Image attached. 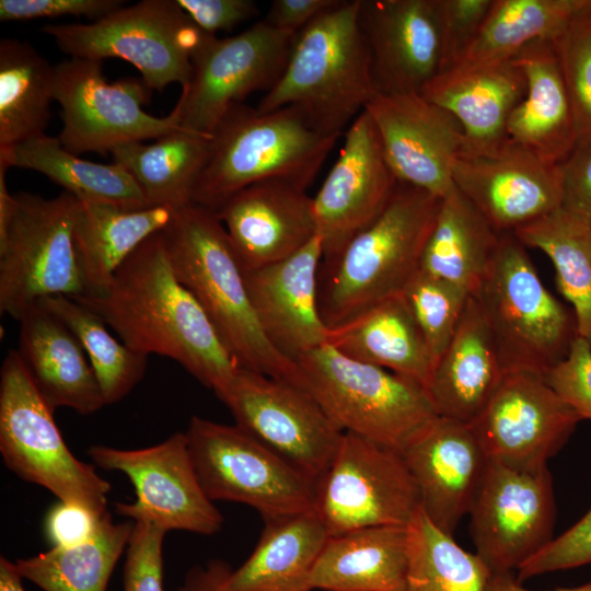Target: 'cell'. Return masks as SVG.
<instances>
[{
	"label": "cell",
	"mask_w": 591,
	"mask_h": 591,
	"mask_svg": "<svg viewBox=\"0 0 591 591\" xmlns=\"http://www.w3.org/2000/svg\"><path fill=\"white\" fill-rule=\"evenodd\" d=\"M327 344L352 359L428 386L433 362L402 294L329 329Z\"/></svg>",
	"instance_id": "cell-33"
},
{
	"label": "cell",
	"mask_w": 591,
	"mask_h": 591,
	"mask_svg": "<svg viewBox=\"0 0 591 591\" xmlns=\"http://www.w3.org/2000/svg\"><path fill=\"white\" fill-rule=\"evenodd\" d=\"M544 379L581 419L591 420V347L584 339L578 336L567 357Z\"/></svg>",
	"instance_id": "cell-48"
},
{
	"label": "cell",
	"mask_w": 591,
	"mask_h": 591,
	"mask_svg": "<svg viewBox=\"0 0 591 591\" xmlns=\"http://www.w3.org/2000/svg\"><path fill=\"white\" fill-rule=\"evenodd\" d=\"M308 591H313V590H308Z\"/></svg>",
	"instance_id": "cell-57"
},
{
	"label": "cell",
	"mask_w": 591,
	"mask_h": 591,
	"mask_svg": "<svg viewBox=\"0 0 591 591\" xmlns=\"http://www.w3.org/2000/svg\"><path fill=\"white\" fill-rule=\"evenodd\" d=\"M407 526H376L328 536L309 580L325 591H406Z\"/></svg>",
	"instance_id": "cell-31"
},
{
	"label": "cell",
	"mask_w": 591,
	"mask_h": 591,
	"mask_svg": "<svg viewBox=\"0 0 591 591\" xmlns=\"http://www.w3.org/2000/svg\"><path fill=\"white\" fill-rule=\"evenodd\" d=\"M570 99L577 147L591 144V0L554 39Z\"/></svg>",
	"instance_id": "cell-44"
},
{
	"label": "cell",
	"mask_w": 591,
	"mask_h": 591,
	"mask_svg": "<svg viewBox=\"0 0 591 591\" xmlns=\"http://www.w3.org/2000/svg\"><path fill=\"white\" fill-rule=\"evenodd\" d=\"M162 231L126 259L104 292L72 299L100 315L127 347L173 359L217 395L239 364L176 277Z\"/></svg>",
	"instance_id": "cell-1"
},
{
	"label": "cell",
	"mask_w": 591,
	"mask_h": 591,
	"mask_svg": "<svg viewBox=\"0 0 591 591\" xmlns=\"http://www.w3.org/2000/svg\"><path fill=\"white\" fill-rule=\"evenodd\" d=\"M13 216L0 234V311L16 321L39 300L88 293L76 251L78 198L19 193Z\"/></svg>",
	"instance_id": "cell-10"
},
{
	"label": "cell",
	"mask_w": 591,
	"mask_h": 591,
	"mask_svg": "<svg viewBox=\"0 0 591 591\" xmlns=\"http://www.w3.org/2000/svg\"><path fill=\"white\" fill-rule=\"evenodd\" d=\"M440 201L421 188L398 183L378 218L334 260L322 263L318 306L329 329L402 294L419 270Z\"/></svg>",
	"instance_id": "cell-4"
},
{
	"label": "cell",
	"mask_w": 591,
	"mask_h": 591,
	"mask_svg": "<svg viewBox=\"0 0 591 591\" xmlns=\"http://www.w3.org/2000/svg\"><path fill=\"white\" fill-rule=\"evenodd\" d=\"M59 317L81 344L96 376L105 405L127 396L143 378L148 357L114 338L106 323L88 306L67 296L37 302Z\"/></svg>",
	"instance_id": "cell-42"
},
{
	"label": "cell",
	"mask_w": 591,
	"mask_h": 591,
	"mask_svg": "<svg viewBox=\"0 0 591 591\" xmlns=\"http://www.w3.org/2000/svg\"><path fill=\"white\" fill-rule=\"evenodd\" d=\"M88 453L97 466L124 473L134 485L136 500L115 503L120 515L165 532L212 535L220 531L222 514L199 482L185 432L148 448L92 445Z\"/></svg>",
	"instance_id": "cell-16"
},
{
	"label": "cell",
	"mask_w": 591,
	"mask_h": 591,
	"mask_svg": "<svg viewBox=\"0 0 591 591\" xmlns=\"http://www.w3.org/2000/svg\"><path fill=\"white\" fill-rule=\"evenodd\" d=\"M591 564V509L518 569V580Z\"/></svg>",
	"instance_id": "cell-47"
},
{
	"label": "cell",
	"mask_w": 591,
	"mask_h": 591,
	"mask_svg": "<svg viewBox=\"0 0 591 591\" xmlns=\"http://www.w3.org/2000/svg\"><path fill=\"white\" fill-rule=\"evenodd\" d=\"M132 528L127 522L115 523L106 512L89 540L69 547H51L14 564L22 578L44 591H106Z\"/></svg>",
	"instance_id": "cell-38"
},
{
	"label": "cell",
	"mask_w": 591,
	"mask_h": 591,
	"mask_svg": "<svg viewBox=\"0 0 591 591\" xmlns=\"http://www.w3.org/2000/svg\"><path fill=\"white\" fill-rule=\"evenodd\" d=\"M406 591H488L493 571L420 509L407 524Z\"/></svg>",
	"instance_id": "cell-41"
},
{
	"label": "cell",
	"mask_w": 591,
	"mask_h": 591,
	"mask_svg": "<svg viewBox=\"0 0 591 591\" xmlns=\"http://www.w3.org/2000/svg\"><path fill=\"white\" fill-rule=\"evenodd\" d=\"M338 138L313 129L294 106L260 113L234 104L211 132V152L194 204L216 212L237 192L266 179L306 190Z\"/></svg>",
	"instance_id": "cell-5"
},
{
	"label": "cell",
	"mask_w": 591,
	"mask_h": 591,
	"mask_svg": "<svg viewBox=\"0 0 591 591\" xmlns=\"http://www.w3.org/2000/svg\"><path fill=\"white\" fill-rule=\"evenodd\" d=\"M525 92V77L511 59L461 61L437 73L420 94L460 123L464 136L462 155H478L491 153L508 140V119Z\"/></svg>",
	"instance_id": "cell-26"
},
{
	"label": "cell",
	"mask_w": 591,
	"mask_h": 591,
	"mask_svg": "<svg viewBox=\"0 0 591 591\" xmlns=\"http://www.w3.org/2000/svg\"><path fill=\"white\" fill-rule=\"evenodd\" d=\"M250 557L225 580L228 591H308L315 563L328 538L313 510L265 521Z\"/></svg>",
	"instance_id": "cell-32"
},
{
	"label": "cell",
	"mask_w": 591,
	"mask_h": 591,
	"mask_svg": "<svg viewBox=\"0 0 591 591\" xmlns=\"http://www.w3.org/2000/svg\"><path fill=\"white\" fill-rule=\"evenodd\" d=\"M376 93H420L440 71L436 0H358Z\"/></svg>",
	"instance_id": "cell-23"
},
{
	"label": "cell",
	"mask_w": 591,
	"mask_h": 591,
	"mask_svg": "<svg viewBox=\"0 0 591 591\" xmlns=\"http://www.w3.org/2000/svg\"><path fill=\"white\" fill-rule=\"evenodd\" d=\"M491 331L505 373L545 375L578 337L573 312L544 286L525 246L502 233L493 260L472 294Z\"/></svg>",
	"instance_id": "cell-6"
},
{
	"label": "cell",
	"mask_w": 591,
	"mask_h": 591,
	"mask_svg": "<svg viewBox=\"0 0 591 591\" xmlns=\"http://www.w3.org/2000/svg\"><path fill=\"white\" fill-rule=\"evenodd\" d=\"M55 101L61 106L62 129L57 136L66 150L105 154L114 148L159 139L182 129V104L164 117L144 112L150 89L142 80L109 83L103 61L70 58L55 66Z\"/></svg>",
	"instance_id": "cell-13"
},
{
	"label": "cell",
	"mask_w": 591,
	"mask_h": 591,
	"mask_svg": "<svg viewBox=\"0 0 591 591\" xmlns=\"http://www.w3.org/2000/svg\"><path fill=\"white\" fill-rule=\"evenodd\" d=\"M398 181L364 109L347 128L337 160L313 199L322 263L334 260L372 223L392 198Z\"/></svg>",
	"instance_id": "cell-19"
},
{
	"label": "cell",
	"mask_w": 591,
	"mask_h": 591,
	"mask_svg": "<svg viewBox=\"0 0 591 591\" xmlns=\"http://www.w3.org/2000/svg\"><path fill=\"white\" fill-rule=\"evenodd\" d=\"M42 31L71 58L130 62L150 90L188 84L192 57L210 35L177 0H142L91 23L48 24Z\"/></svg>",
	"instance_id": "cell-9"
},
{
	"label": "cell",
	"mask_w": 591,
	"mask_h": 591,
	"mask_svg": "<svg viewBox=\"0 0 591 591\" xmlns=\"http://www.w3.org/2000/svg\"><path fill=\"white\" fill-rule=\"evenodd\" d=\"M294 37L265 20L235 36L209 35L192 57V77L178 99L182 127L211 136L232 105L271 90L287 66Z\"/></svg>",
	"instance_id": "cell-15"
},
{
	"label": "cell",
	"mask_w": 591,
	"mask_h": 591,
	"mask_svg": "<svg viewBox=\"0 0 591 591\" xmlns=\"http://www.w3.org/2000/svg\"><path fill=\"white\" fill-rule=\"evenodd\" d=\"M19 323L16 350L50 407H67L81 415L100 410L105 405L100 385L69 327L38 303Z\"/></svg>",
	"instance_id": "cell-28"
},
{
	"label": "cell",
	"mask_w": 591,
	"mask_h": 591,
	"mask_svg": "<svg viewBox=\"0 0 591 591\" xmlns=\"http://www.w3.org/2000/svg\"><path fill=\"white\" fill-rule=\"evenodd\" d=\"M176 211L162 206L128 209L78 198L73 236L85 296L104 292L126 259L146 240L164 230Z\"/></svg>",
	"instance_id": "cell-30"
},
{
	"label": "cell",
	"mask_w": 591,
	"mask_h": 591,
	"mask_svg": "<svg viewBox=\"0 0 591 591\" xmlns=\"http://www.w3.org/2000/svg\"><path fill=\"white\" fill-rule=\"evenodd\" d=\"M102 517L81 505L58 501L47 514L46 533L53 547L73 546L93 535Z\"/></svg>",
	"instance_id": "cell-51"
},
{
	"label": "cell",
	"mask_w": 591,
	"mask_h": 591,
	"mask_svg": "<svg viewBox=\"0 0 591 591\" xmlns=\"http://www.w3.org/2000/svg\"><path fill=\"white\" fill-rule=\"evenodd\" d=\"M120 0H0L1 21L82 16L97 21L124 7Z\"/></svg>",
	"instance_id": "cell-49"
},
{
	"label": "cell",
	"mask_w": 591,
	"mask_h": 591,
	"mask_svg": "<svg viewBox=\"0 0 591 591\" xmlns=\"http://www.w3.org/2000/svg\"><path fill=\"white\" fill-rule=\"evenodd\" d=\"M166 532L149 523L135 522L127 544L124 591H165L163 540Z\"/></svg>",
	"instance_id": "cell-46"
},
{
	"label": "cell",
	"mask_w": 591,
	"mask_h": 591,
	"mask_svg": "<svg viewBox=\"0 0 591 591\" xmlns=\"http://www.w3.org/2000/svg\"><path fill=\"white\" fill-rule=\"evenodd\" d=\"M505 370L491 331L471 294L459 325L436 362L427 392L439 416L473 424Z\"/></svg>",
	"instance_id": "cell-27"
},
{
	"label": "cell",
	"mask_w": 591,
	"mask_h": 591,
	"mask_svg": "<svg viewBox=\"0 0 591 591\" xmlns=\"http://www.w3.org/2000/svg\"><path fill=\"white\" fill-rule=\"evenodd\" d=\"M235 425L315 484L344 431L301 386L239 367L217 394Z\"/></svg>",
	"instance_id": "cell-14"
},
{
	"label": "cell",
	"mask_w": 591,
	"mask_h": 591,
	"mask_svg": "<svg viewBox=\"0 0 591 591\" xmlns=\"http://www.w3.org/2000/svg\"><path fill=\"white\" fill-rule=\"evenodd\" d=\"M589 1L494 0L477 37L461 61H507L535 40H554Z\"/></svg>",
	"instance_id": "cell-40"
},
{
	"label": "cell",
	"mask_w": 591,
	"mask_h": 591,
	"mask_svg": "<svg viewBox=\"0 0 591 591\" xmlns=\"http://www.w3.org/2000/svg\"><path fill=\"white\" fill-rule=\"evenodd\" d=\"M502 233L496 231L455 187L441 198L419 270L473 294L485 276Z\"/></svg>",
	"instance_id": "cell-34"
},
{
	"label": "cell",
	"mask_w": 591,
	"mask_h": 591,
	"mask_svg": "<svg viewBox=\"0 0 591 591\" xmlns=\"http://www.w3.org/2000/svg\"><path fill=\"white\" fill-rule=\"evenodd\" d=\"M358 8V0H341L296 34L287 66L258 112L294 106L316 131L345 134L376 93Z\"/></svg>",
	"instance_id": "cell-3"
},
{
	"label": "cell",
	"mask_w": 591,
	"mask_h": 591,
	"mask_svg": "<svg viewBox=\"0 0 591 591\" xmlns=\"http://www.w3.org/2000/svg\"><path fill=\"white\" fill-rule=\"evenodd\" d=\"M22 577L14 561L7 557L0 558V591H25L22 586Z\"/></svg>",
	"instance_id": "cell-56"
},
{
	"label": "cell",
	"mask_w": 591,
	"mask_h": 591,
	"mask_svg": "<svg viewBox=\"0 0 591 591\" xmlns=\"http://www.w3.org/2000/svg\"><path fill=\"white\" fill-rule=\"evenodd\" d=\"M581 420L543 375L512 371L472 426L489 461L537 470L547 466Z\"/></svg>",
	"instance_id": "cell-18"
},
{
	"label": "cell",
	"mask_w": 591,
	"mask_h": 591,
	"mask_svg": "<svg viewBox=\"0 0 591 591\" xmlns=\"http://www.w3.org/2000/svg\"><path fill=\"white\" fill-rule=\"evenodd\" d=\"M419 509V491L401 451L344 432L316 483L314 511L328 536L407 526Z\"/></svg>",
	"instance_id": "cell-12"
},
{
	"label": "cell",
	"mask_w": 591,
	"mask_h": 591,
	"mask_svg": "<svg viewBox=\"0 0 591 591\" xmlns=\"http://www.w3.org/2000/svg\"><path fill=\"white\" fill-rule=\"evenodd\" d=\"M341 0H274L264 19L278 31L296 35Z\"/></svg>",
	"instance_id": "cell-53"
},
{
	"label": "cell",
	"mask_w": 591,
	"mask_h": 591,
	"mask_svg": "<svg viewBox=\"0 0 591 591\" xmlns=\"http://www.w3.org/2000/svg\"><path fill=\"white\" fill-rule=\"evenodd\" d=\"M215 213L244 273L288 258L317 234L312 197L281 179L243 188Z\"/></svg>",
	"instance_id": "cell-25"
},
{
	"label": "cell",
	"mask_w": 591,
	"mask_h": 591,
	"mask_svg": "<svg viewBox=\"0 0 591 591\" xmlns=\"http://www.w3.org/2000/svg\"><path fill=\"white\" fill-rule=\"evenodd\" d=\"M452 179L499 233L513 234L563 207L561 165L510 138L491 153L461 155Z\"/></svg>",
	"instance_id": "cell-20"
},
{
	"label": "cell",
	"mask_w": 591,
	"mask_h": 591,
	"mask_svg": "<svg viewBox=\"0 0 591 591\" xmlns=\"http://www.w3.org/2000/svg\"><path fill=\"white\" fill-rule=\"evenodd\" d=\"M56 72L27 42L0 40V149L45 134Z\"/></svg>",
	"instance_id": "cell-37"
},
{
	"label": "cell",
	"mask_w": 591,
	"mask_h": 591,
	"mask_svg": "<svg viewBox=\"0 0 591 591\" xmlns=\"http://www.w3.org/2000/svg\"><path fill=\"white\" fill-rule=\"evenodd\" d=\"M179 7L204 32H229L259 14L253 0H177Z\"/></svg>",
	"instance_id": "cell-50"
},
{
	"label": "cell",
	"mask_w": 591,
	"mask_h": 591,
	"mask_svg": "<svg viewBox=\"0 0 591 591\" xmlns=\"http://www.w3.org/2000/svg\"><path fill=\"white\" fill-rule=\"evenodd\" d=\"M323 248L316 234L296 254L245 274L250 299L269 343L293 361L327 344L318 306Z\"/></svg>",
	"instance_id": "cell-24"
},
{
	"label": "cell",
	"mask_w": 591,
	"mask_h": 591,
	"mask_svg": "<svg viewBox=\"0 0 591 591\" xmlns=\"http://www.w3.org/2000/svg\"><path fill=\"white\" fill-rule=\"evenodd\" d=\"M232 569L222 560L189 570L177 591H228L225 580Z\"/></svg>",
	"instance_id": "cell-54"
},
{
	"label": "cell",
	"mask_w": 591,
	"mask_h": 591,
	"mask_svg": "<svg viewBox=\"0 0 591 591\" xmlns=\"http://www.w3.org/2000/svg\"><path fill=\"white\" fill-rule=\"evenodd\" d=\"M162 233L176 277L239 367L297 384V364L276 350L258 323L244 270L217 215L190 204L175 212Z\"/></svg>",
	"instance_id": "cell-2"
},
{
	"label": "cell",
	"mask_w": 591,
	"mask_h": 591,
	"mask_svg": "<svg viewBox=\"0 0 591 591\" xmlns=\"http://www.w3.org/2000/svg\"><path fill=\"white\" fill-rule=\"evenodd\" d=\"M0 452L9 470L59 501L107 512L111 484L69 450L18 350L8 351L0 371Z\"/></svg>",
	"instance_id": "cell-8"
},
{
	"label": "cell",
	"mask_w": 591,
	"mask_h": 591,
	"mask_svg": "<svg viewBox=\"0 0 591 591\" xmlns=\"http://www.w3.org/2000/svg\"><path fill=\"white\" fill-rule=\"evenodd\" d=\"M211 501H234L265 521L314 509L316 484L237 425L193 416L185 431Z\"/></svg>",
	"instance_id": "cell-11"
},
{
	"label": "cell",
	"mask_w": 591,
	"mask_h": 591,
	"mask_svg": "<svg viewBox=\"0 0 591 591\" xmlns=\"http://www.w3.org/2000/svg\"><path fill=\"white\" fill-rule=\"evenodd\" d=\"M493 1L436 0L441 36L440 71L463 59L477 37Z\"/></svg>",
	"instance_id": "cell-45"
},
{
	"label": "cell",
	"mask_w": 591,
	"mask_h": 591,
	"mask_svg": "<svg viewBox=\"0 0 591 591\" xmlns=\"http://www.w3.org/2000/svg\"><path fill=\"white\" fill-rule=\"evenodd\" d=\"M399 183L444 197L464 148L456 118L420 93H375L366 106Z\"/></svg>",
	"instance_id": "cell-21"
},
{
	"label": "cell",
	"mask_w": 591,
	"mask_h": 591,
	"mask_svg": "<svg viewBox=\"0 0 591 591\" xmlns=\"http://www.w3.org/2000/svg\"><path fill=\"white\" fill-rule=\"evenodd\" d=\"M210 152V135L182 128L153 143H125L109 153L131 174L150 206L178 210L194 204Z\"/></svg>",
	"instance_id": "cell-35"
},
{
	"label": "cell",
	"mask_w": 591,
	"mask_h": 591,
	"mask_svg": "<svg viewBox=\"0 0 591 591\" xmlns=\"http://www.w3.org/2000/svg\"><path fill=\"white\" fill-rule=\"evenodd\" d=\"M399 451L418 488L421 509L453 535L470 513L490 462L472 424L438 415Z\"/></svg>",
	"instance_id": "cell-22"
},
{
	"label": "cell",
	"mask_w": 591,
	"mask_h": 591,
	"mask_svg": "<svg viewBox=\"0 0 591 591\" xmlns=\"http://www.w3.org/2000/svg\"><path fill=\"white\" fill-rule=\"evenodd\" d=\"M0 163L44 174L78 198L111 202L128 209L152 207L131 174L119 163H95L63 148L46 134L0 149Z\"/></svg>",
	"instance_id": "cell-36"
},
{
	"label": "cell",
	"mask_w": 591,
	"mask_h": 591,
	"mask_svg": "<svg viewBox=\"0 0 591 591\" xmlns=\"http://www.w3.org/2000/svg\"><path fill=\"white\" fill-rule=\"evenodd\" d=\"M298 385L344 431L401 450L438 416L425 386L325 344L296 360Z\"/></svg>",
	"instance_id": "cell-7"
},
{
	"label": "cell",
	"mask_w": 591,
	"mask_h": 591,
	"mask_svg": "<svg viewBox=\"0 0 591 591\" xmlns=\"http://www.w3.org/2000/svg\"><path fill=\"white\" fill-rule=\"evenodd\" d=\"M488 591H532V590L525 589L521 584V581H519L518 578L512 575V572H509V573H493V578H491ZM548 591H591V582L577 586V587L558 588V589L548 590Z\"/></svg>",
	"instance_id": "cell-55"
},
{
	"label": "cell",
	"mask_w": 591,
	"mask_h": 591,
	"mask_svg": "<svg viewBox=\"0 0 591 591\" xmlns=\"http://www.w3.org/2000/svg\"><path fill=\"white\" fill-rule=\"evenodd\" d=\"M513 234L549 257L558 289L573 308L578 336L591 347V223L560 207Z\"/></svg>",
	"instance_id": "cell-39"
},
{
	"label": "cell",
	"mask_w": 591,
	"mask_h": 591,
	"mask_svg": "<svg viewBox=\"0 0 591 591\" xmlns=\"http://www.w3.org/2000/svg\"><path fill=\"white\" fill-rule=\"evenodd\" d=\"M560 165L563 207L591 223V144L576 147Z\"/></svg>",
	"instance_id": "cell-52"
},
{
	"label": "cell",
	"mask_w": 591,
	"mask_h": 591,
	"mask_svg": "<svg viewBox=\"0 0 591 591\" xmlns=\"http://www.w3.org/2000/svg\"><path fill=\"white\" fill-rule=\"evenodd\" d=\"M468 514L476 554L493 573L518 570L553 540L556 506L547 466L517 470L490 461Z\"/></svg>",
	"instance_id": "cell-17"
},
{
	"label": "cell",
	"mask_w": 591,
	"mask_h": 591,
	"mask_svg": "<svg viewBox=\"0 0 591 591\" xmlns=\"http://www.w3.org/2000/svg\"><path fill=\"white\" fill-rule=\"evenodd\" d=\"M513 60L525 77L526 92L508 119V137L541 158L561 164L577 147V134L554 40H535Z\"/></svg>",
	"instance_id": "cell-29"
},
{
	"label": "cell",
	"mask_w": 591,
	"mask_h": 591,
	"mask_svg": "<svg viewBox=\"0 0 591 591\" xmlns=\"http://www.w3.org/2000/svg\"><path fill=\"white\" fill-rule=\"evenodd\" d=\"M402 296L434 367L459 325L471 293L457 285L418 270Z\"/></svg>",
	"instance_id": "cell-43"
}]
</instances>
